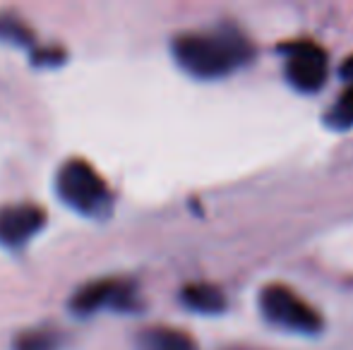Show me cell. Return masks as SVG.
<instances>
[{"label": "cell", "instance_id": "8992f818", "mask_svg": "<svg viewBox=\"0 0 353 350\" xmlns=\"http://www.w3.org/2000/svg\"><path fill=\"white\" fill-rule=\"evenodd\" d=\"M46 209L29 201L0 206V248L22 250L46 226Z\"/></svg>", "mask_w": 353, "mask_h": 350}, {"label": "cell", "instance_id": "4fadbf2b", "mask_svg": "<svg viewBox=\"0 0 353 350\" xmlns=\"http://www.w3.org/2000/svg\"><path fill=\"white\" fill-rule=\"evenodd\" d=\"M238 350H243V348H238Z\"/></svg>", "mask_w": 353, "mask_h": 350}, {"label": "cell", "instance_id": "7a4b0ae2", "mask_svg": "<svg viewBox=\"0 0 353 350\" xmlns=\"http://www.w3.org/2000/svg\"><path fill=\"white\" fill-rule=\"evenodd\" d=\"M56 195L65 206L89 219H101L111 214V187L82 156H70L56 171Z\"/></svg>", "mask_w": 353, "mask_h": 350}, {"label": "cell", "instance_id": "277c9868", "mask_svg": "<svg viewBox=\"0 0 353 350\" xmlns=\"http://www.w3.org/2000/svg\"><path fill=\"white\" fill-rule=\"evenodd\" d=\"M260 309L267 322L288 331L317 333L322 329V317L315 312V307L298 298L286 285H267L260 293Z\"/></svg>", "mask_w": 353, "mask_h": 350}, {"label": "cell", "instance_id": "30bf717a", "mask_svg": "<svg viewBox=\"0 0 353 350\" xmlns=\"http://www.w3.org/2000/svg\"><path fill=\"white\" fill-rule=\"evenodd\" d=\"M34 32L14 14L0 12V41H8L19 48H32L34 46Z\"/></svg>", "mask_w": 353, "mask_h": 350}, {"label": "cell", "instance_id": "5b68a950", "mask_svg": "<svg viewBox=\"0 0 353 350\" xmlns=\"http://www.w3.org/2000/svg\"><path fill=\"white\" fill-rule=\"evenodd\" d=\"M330 75L327 53L312 41H296L286 48V77L298 91H317Z\"/></svg>", "mask_w": 353, "mask_h": 350}, {"label": "cell", "instance_id": "6da1fadb", "mask_svg": "<svg viewBox=\"0 0 353 350\" xmlns=\"http://www.w3.org/2000/svg\"><path fill=\"white\" fill-rule=\"evenodd\" d=\"M173 58L183 72L197 80H221L252 61V43L238 29L214 27L173 39Z\"/></svg>", "mask_w": 353, "mask_h": 350}, {"label": "cell", "instance_id": "3957f363", "mask_svg": "<svg viewBox=\"0 0 353 350\" xmlns=\"http://www.w3.org/2000/svg\"><path fill=\"white\" fill-rule=\"evenodd\" d=\"M72 314L77 317H92L101 309H116V312H135L140 309L137 288L128 278H97L77 288V293L68 303Z\"/></svg>", "mask_w": 353, "mask_h": 350}, {"label": "cell", "instance_id": "52a82bcc", "mask_svg": "<svg viewBox=\"0 0 353 350\" xmlns=\"http://www.w3.org/2000/svg\"><path fill=\"white\" fill-rule=\"evenodd\" d=\"M135 346L137 350H197V343L185 331L163 327V324H157V327H149L140 331Z\"/></svg>", "mask_w": 353, "mask_h": 350}, {"label": "cell", "instance_id": "9c48e42d", "mask_svg": "<svg viewBox=\"0 0 353 350\" xmlns=\"http://www.w3.org/2000/svg\"><path fill=\"white\" fill-rule=\"evenodd\" d=\"M63 333L51 327L24 329L14 336L12 350H61Z\"/></svg>", "mask_w": 353, "mask_h": 350}, {"label": "cell", "instance_id": "7c38bea8", "mask_svg": "<svg viewBox=\"0 0 353 350\" xmlns=\"http://www.w3.org/2000/svg\"><path fill=\"white\" fill-rule=\"evenodd\" d=\"M341 77H344L349 85H353V56L344 63V65H341Z\"/></svg>", "mask_w": 353, "mask_h": 350}, {"label": "cell", "instance_id": "8fae6325", "mask_svg": "<svg viewBox=\"0 0 353 350\" xmlns=\"http://www.w3.org/2000/svg\"><path fill=\"white\" fill-rule=\"evenodd\" d=\"M327 125L334 130H349L353 125V85L346 87L334 106L327 111Z\"/></svg>", "mask_w": 353, "mask_h": 350}, {"label": "cell", "instance_id": "ba28073f", "mask_svg": "<svg viewBox=\"0 0 353 350\" xmlns=\"http://www.w3.org/2000/svg\"><path fill=\"white\" fill-rule=\"evenodd\" d=\"M181 300L188 309L200 314H219L226 307L223 293L212 283H188L181 293Z\"/></svg>", "mask_w": 353, "mask_h": 350}]
</instances>
